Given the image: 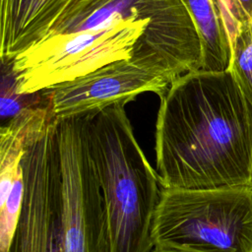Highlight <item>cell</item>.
I'll use <instances>...</instances> for the list:
<instances>
[{
  "mask_svg": "<svg viewBox=\"0 0 252 252\" xmlns=\"http://www.w3.org/2000/svg\"><path fill=\"white\" fill-rule=\"evenodd\" d=\"M155 151L162 188L252 185V103L228 69L188 72L170 84Z\"/></svg>",
  "mask_w": 252,
  "mask_h": 252,
  "instance_id": "obj_2",
  "label": "cell"
},
{
  "mask_svg": "<svg viewBox=\"0 0 252 252\" xmlns=\"http://www.w3.org/2000/svg\"><path fill=\"white\" fill-rule=\"evenodd\" d=\"M55 119L63 252H111L103 197L86 135L87 113Z\"/></svg>",
  "mask_w": 252,
  "mask_h": 252,
  "instance_id": "obj_5",
  "label": "cell"
},
{
  "mask_svg": "<svg viewBox=\"0 0 252 252\" xmlns=\"http://www.w3.org/2000/svg\"><path fill=\"white\" fill-rule=\"evenodd\" d=\"M183 0H71L45 36L12 60L20 94L131 61L173 82L201 70L203 45Z\"/></svg>",
  "mask_w": 252,
  "mask_h": 252,
  "instance_id": "obj_1",
  "label": "cell"
},
{
  "mask_svg": "<svg viewBox=\"0 0 252 252\" xmlns=\"http://www.w3.org/2000/svg\"><path fill=\"white\" fill-rule=\"evenodd\" d=\"M246 19L252 16V0H237Z\"/></svg>",
  "mask_w": 252,
  "mask_h": 252,
  "instance_id": "obj_10",
  "label": "cell"
},
{
  "mask_svg": "<svg viewBox=\"0 0 252 252\" xmlns=\"http://www.w3.org/2000/svg\"><path fill=\"white\" fill-rule=\"evenodd\" d=\"M171 83L168 78L131 61H119L44 90L42 94L53 117L61 118L102 109L114 103L126 105L144 93H154L160 98Z\"/></svg>",
  "mask_w": 252,
  "mask_h": 252,
  "instance_id": "obj_6",
  "label": "cell"
},
{
  "mask_svg": "<svg viewBox=\"0 0 252 252\" xmlns=\"http://www.w3.org/2000/svg\"><path fill=\"white\" fill-rule=\"evenodd\" d=\"M152 242L157 251L252 252V185L162 188Z\"/></svg>",
  "mask_w": 252,
  "mask_h": 252,
  "instance_id": "obj_4",
  "label": "cell"
},
{
  "mask_svg": "<svg viewBox=\"0 0 252 252\" xmlns=\"http://www.w3.org/2000/svg\"><path fill=\"white\" fill-rule=\"evenodd\" d=\"M199 31L206 71H224L231 56L226 14L220 0H183Z\"/></svg>",
  "mask_w": 252,
  "mask_h": 252,
  "instance_id": "obj_8",
  "label": "cell"
},
{
  "mask_svg": "<svg viewBox=\"0 0 252 252\" xmlns=\"http://www.w3.org/2000/svg\"><path fill=\"white\" fill-rule=\"evenodd\" d=\"M152 252H171V251H157V250H153Z\"/></svg>",
  "mask_w": 252,
  "mask_h": 252,
  "instance_id": "obj_11",
  "label": "cell"
},
{
  "mask_svg": "<svg viewBox=\"0 0 252 252\" xmlns=\"http://www.w3.org/2000/svg\"><path fill=\"white\" fill-rule=\"evenodd\" d=\"M227 69L252 103V16L241 24L232 40Z\"/></svg>",
  "mask_w": 252,
  "mask_h": 252,
  "instance_id": "obj_9",
  "label": "cell"
},
{
  "mask_svg": "<svg viewBox=\"0 0 252 252\" xmlns=\"http://www.w3.org/2000/svg\"><path fill=\"white\" fill-rule=\"evenodd\" d=\"M86 135L103 197L111 252H152L159 180L135 137L125 104L88 112Z\"/></svg>",
  "mask_w": 252,
  "mask_h": 252,
  "instance_id": "obj_3",
  "label": "cell"
},
{
  "mask_svg": "<svg viewBox=\"0 0 252 252\" xmlns=\"http://www.w3.org/2000/svg\"><path fill=\"white\" fill-rule=\"evenodd\" d=\"M71 0H0V59L12 61L42 39Z\"/></svg>",
  "mask_w": 252,
  "mask_h": 252,
  "instance_id": "obj_7",
  "label": "cell"
}]
</instances>
